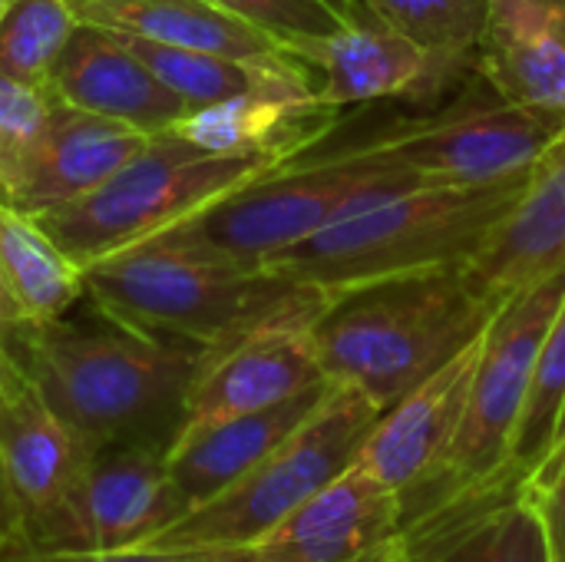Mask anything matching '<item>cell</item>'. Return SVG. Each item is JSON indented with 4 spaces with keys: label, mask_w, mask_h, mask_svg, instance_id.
<instances>
[{
    "label": "cell",
    "mask_w": 565,
    "mask_h": 562,
    "mask_svg": "<svg viewBox=\"0 0 565 562\" xmlns=\"http://www.w3.org/2000/svg\"><path fill=\"white\" fill-rule=\"evenodd\" d=\"M565 301V275L546 278L510 298L483 331L470 404L457 444L427 487L404 500V533L440 510L493 497L526 404L540 344Z\"/></svg>",
    "instance_id": "obj_7"
},
{
    "label": "cell",
    "mask_w": 565,
    "mask_h": 562,
    "mask_svg": "<svg viewBox=\"0 0 565 562\" xmlns=\"http://www.w3.org/2000/svg\"><path fill=\"white\" fill-rule=\"evenodd\" d=\"M565 447V301L553 318L526 391V404L513 434L510 460L497 494H516L526 480Z\"/></svg>",
    "instance_id": "obj_25"
},
{
    "label": "cell",
    "mask_w": 565,
    "mask_h": 562,
    "mask_svg": "<svg viewBox=\"0 0 565 562\" xmlns=\"http://www.w3.org/2000/svg\"><path fill=\"white\" fill-rule=\"evenodd\" d=\"M166 450L116 444L89 450L83 474L86 550H132L185 513Z\"/></svg>",
    "instance_id": "obj_18"
},
{
    "label": "cell",
    "mask_w": 565,
    "mask_h": 562,
    "mask_svg": "<svg viewBox=\"0 0 565 562\" xmlns=\"http://www.w3.org/2000/svg\"><path fill=\"white\" fill-rule=\"evenodd\" d=\"M331 388L334 381H321L281 404L242 417H228L222 424L179 437L166 464L179 497L185 500V513L218 497L255 464H262L281 441H288L318 411V404L331 394Z\"/></svg>",
    "instance_id": "obj_20"
},
{
    "label": "cell",
    "mask_w": 565,
    "mask_h": 562,
    "mask_svg": "<svg viewBox=\"0 0 565 562\" xmlns=\"http://www.w3.org/2000/svg\"><path fill=\"white\" fill-rule=\"evenodd\" d=\"M7 7H10V0H0V20H3V13H7Z\"/></svg>",
    "instance_id": "obj_34"
},
{
    "label": "cell",
    "mask_w": 565,
    "mask_h": 562,
    "mask_svg": "<svg viewBox=\"0 0 565 562\" xmlns=\"http://www.w3.org/2000/svg\"><path fill=\"white\" fill-rule=\"evenodd\" d=\"M500 308L454 265L334 295L311 325V344L331 381L387 411L467 351Z\"/></svg>",
    "instance_id": "obj_3"
},
{
    "label": "cell",
    "mask_w": 565,
    "mask_h": 562,
    "mask_svg": "<svg viewBox=\"0 0 565 562\" xmlns=\"http://www.w3.org/2000/svg\"><path fill=\"white\" fill-rule=\"evenodd\" d=\"M17 354L50 411L86 447L139 444L172 450L182 434L205 348L103 318L76 328L63 318L30 325Z\"/></svg>",
    "instance_id": "obj_1"
},
{
    "label": "cell",
    "mask_w": 565,
    "mask_h": 562,
    "mask_svg": "<svg viewBox=\"0 0 565 562\" xmlns=\"http://www.w3.org/2000/svg\"><path fill=\"white\" fill-rule=\"evenodd\" d=\"M26 328H30V321L20 315V308L13 305V298L7 295V288H0V348L17 351Z\"/></svg>",
    "instance_id": "obj_33"
},
{
    "label": "cell",
    "mask_w": 565,
    "mask_h": 562,
    "mask_svg": "<svg viewBox=\"0 0 565 562\" xmlns=\"http://www.w3.org/2000/svg\"><path fill=\"white\" fill-rule=\"evenodd\" d=\"M344 109L321 103V96H275L252 93L225 103L192 109L172 129L209 152H278L301 159L341 119Z\"/></svg>",
    "instance_id": "obj_22"
},
{
    "label": "cell",
    "mask_w": 565,
    "mask_h": 562,
    "mask_svg": "<svg viewBox=\"0 0 565 562\" xmlns=\"http://www.w3.org/2000/svg\"><path fill=\"white\" fill-rule=\"evenodd\" d=\"M404 500L358 460L308 497L258 547V562H397Z\"/></svg>",
    "instance_id": "obj_11"
},
{
    "label": "cell",
    "mask_w": 565,
    "mask_h": 562,
    "mask_svg": "<svg viewBox=\"0 0 565 562\" xmlns=\"http://www.w3.org/2000/svg\"><path fill=\"white\" fill-rule=\"evenodd\" d=\"M473 66L500 99L565 119V0H490Z\"/></svg>",
    "instance_id": "obj_17"
},
{
    "label": "cell",
    "mask_w": 565,
    "mask_h": 562,
    "mask_svg": "<svg viewBox=\"0 0 565 562\" xmlns=\"http://www.w3.org/2000/svg\"><path fill=\"white\" fill-rule=\"evenodd\" d=\"M76 26L70 0H10L0 20V73L50 93V76Z\"/></svg>",
    "instance_id": "obj_26"
},
{
    "label": "cell",
    "mask_w": 565,
    "mask_h": 562,
    "mask_svg": "<svg viewBox=\"0 0 565 562\" xmlns=\"http://www.w3.org/2000/svg\"><path fill=\"white\" fill-rule=\"evenodd\" d=\"M149 139V132L129 123L56 103L13 209L46 215L86 199L126 169Z\"/></svg>",
    "instance_id": "obj_19"
},
{
    "label": "cell",
    "mask_w": 565,
    "mask_h": 562,
    "mask_svg": "<svg viewBox=\"0 0 565 562\" xmlns=\"http://www.w3.org/2000/svg\"><path fill=\"white\" fill-rule=\"evenodd\" d=\"M0 282L30 325H50L86 298L83 268L33 215L7 202H0Z\"/></svg>",
    "instance_id": "obj_24"
},
{
    "label": "cell",
    "mask_w": 565,
    "mask_h": 562,
    "mask_svg": "<svg viewBox=\"0 0 565 562\" xmlns=\"http://www.w3.org/2000/svg\"><path fill=\"white\" fill-rule=\"evenodd\" d=\"M480 344L483 335L424 384L381 411L377 424L371 427L358 464L401 494V500L427 487L450 457L467 417Z\"/></svg>",
    "instance_id": "obj_13"
},
{
    "label": "cell",
    "mask_w": 565,
    "mask_h": 562,
    "mask_svg": "<svg viewBox=\"0 0 565 562\" xmlns=\"http://www.w3.org/2000/svg\"><path fill=\"white\" fill-rule=\"evenodd\" d=\"M460 268L493 305L565 275V126L530 166L510 212Z\"/></svg>",
    "instance_id": "obj_12"
},
{
    "label": "cell",
    "mask_w": 565,
    "mask_h": 562,
    "mask_svg": "<svg viewBox=\"0 0 565 562\" xmlns=\"http://www.w3.org/2000/svg\"><path fill=\"white\" fill-rule=\"evenodd\" d=\"M291 56L318 76L321 103L338 109L384 96L424 99L457 76L420 43L377 20L364 3L338 33L308 40Z\"/></svg>",
    "instance_id": "obj_14"
},
{
    "label": "cell",
    "mask_w": 565,
    "mask_h": 562,
    "mask_svg": "<svg viewBox=\"0 0 565 562\" xmlns=\"http://www.w3.org/2000/svg\"><path fill=\"white\" fill-rule=\"evenodd\" d=\"M0 288H3V282H0Z\"/></svg>",
    "instance_id": "obj_36"
},
{
    "label": "cell",
    "mask_w": 565,
    "mask_h": 562,
    "mask_svg": "<svg viewBox=\"0 0 565 562\" xmlns=\"http://www.w3.org/2000/svg\"><path fill=\"white\" fill-rule=\"evenodd\" d=\"M218 7L232 10L245 23L268 33L285 53L308 40H321L338 33L361 7H341L338 0H215Z\"/></svg>",
    "instance_id": "obj_29"
},
{
    "label": "cell",
    "mask_w": 565,
    "mask_h": 562,
    "mask_svg": "<svg viewBox=\"0 0 565 562\" xmlns=\"http://www.w3.org/2000/svg\"><path fill=\"white\" fill-rule=\"evenodd\" d=\"M377 20L401 30L447 70L473 63L490 0H361Z\"/></svg>",
    "instance_id": "obj_27"
},
{
    "label": "cell",
    "mask_w": 565,
    "mask_h": 562,
    "mask_svg": "<svg viewBox=\"0 0 565 562\" xmlns=\"http://www.w3.org/2000/svg\"><path fill=\"white\" fill-rule=\"evenodd\" d=\"M563 126L559 116L497 96L493 103H463L427 119L394 123L358 146L414 169L430 185L467 189L523 176Z\"/></svg>",
    "instance_id": "obj_10"
},
{
    "label": "cell",
    "mask_w": 565,
    "mask_h": 562,
    "mask_svg": "<svg viewBox=\"0 0 565 562\" xmlns=\"http://www.w3.org/2000/svg\"><path fill=\"white\" fill-rule=\"evenodd\" d=\"M526 497L540 517L553 562H565V447H559L530 480Z\"/></svg>",
    "instance_id": "obj_31"
},
{
    "label": "cell",
    "mask_w": 565,
    "mask_h": 562,
    "mask_svg": "<svg viewBox=\"0 0 565 562\" xmlns=\"http://www.w3.org/2000/svg\"><path fill=\"white\" fill-rule=\"evenodd\" d=\"M70 7L76 10L79 23L132 33L172 46L242 56V60L285 53L268 33L245 23L242 17L218 7L215 0H70Z\"/></svg>",
    "instance_id": "obj_23"
},
{
    "label": "cell",
    "mask_w": 565,
    "mask_h": 562,
    "mask_svg": "<svg viewBox=\"0 0 565 562\" xmlns=\"http://www.w3.org/2000/svg\"><path fill=\"white\" fill-rule=\"evenodd\" d=\"M526 172L467 189L417 185L331 222L318 235L278 252L262 268L341 295L374 282L463 265L510 212Z\"/></svg>",
    "instance_id": "obj_4"
},
{
    "label": "cell",
    "mask_w": 565,
    "mask_h": 562,
    "mask_svg": "<svg viewBox=\"0 0 565 562\" xmlns=\"http://www.w3.org/2000/svg\"><path fill=\"white\" fill-rule=\"evenodd\" d=\"M397 562H553V556L526 490H516L454 503L411 527Z\"/></svg>",
    "instance_id": "obj_21"
},
{
    "label": "cell",
    "mask_w": 565,
    "mask_h": 562,
    "mask_svg": "<svg viewBox=\"0 0 565 562\" xmlns=\"http://www.w3.org/2000/svg\"><path fill=\"white\" fill-rule=\"evenodd\" d=\"M338 3H341V7H354L358 0H338Z\"/></svg>",
    "instance_id": "obj_35"
},
{
    "label": "cell",
    "mask_w": 565,
    "mask_h": 562,
    "mask_svg": "<svg viewBox=\"0 0 565 562\" xmlns=\"http://www.w3.org/2000/svg\"><path fill=\"white\" fill-rule=\"evenodd\" d=\"M89 450L50 411L23 358L0 348V470L23 523V550H86Z\"/></svg>",
    "instance_id": "obj_9"
},
{
    "label": "cell",
    "mask_w": 565,
    "mask_h": 562,
    "mask_svg": "<svg viewBox=\"0 0 565 562\" xmlns=\"http://www.w3.org/2000/svg\"><path fill=\"white\" fill-rule=\"evenodd\" d=\"M417 185L427 182L414 169L371 156L361 146H344L321 159H291L156 238L262 268L331 222Z\"/></svg>",
    "instance_id": "obj_5"
},
{
    "label": "cell",
    "mask_w": 565,
    "mask_h": 562,
    "mask_svg": "<svg viewBox=\"0 0 565 562\" xmlns=\"http://www.w3.org/2000/svg\"><path fill=\"white\" fill-rule=\"evenodd\" d=\"M26 540H23V523H20V510L10 497V487H7V477L0 470V553L3 550H23Z\"/></svg>",
    "instance_id": "obj_32"
},
{
    "label": "cell",
    "mask_w": 565,
    "mask_h": 562,
    "mask_svg": "<svg viewBox=\"0 0 565 562\" xmlns=\"http://www.w3.org/2000/svg\"><path fill=\"white\" fill-rule=\"evenodd\" d=\"M331 381L311 344V328H268L222 351H205L179 437L281 404Z\"/></svg>",
    "instance_id": "obj_15"
},
{
    "label": "cell",
    "mask_w": 565,
    "mask_h": 562,
    "mask_svg": "<svg viewBox=\"0 0 565 562\" xmlns=\"http://www.w3.org/2000/svg\"><path fill=\"white\" fill-rule=\"evenodd\" d=\"M50 96L70 109L129 123L149 136L172 129L192 106L172 93L113 30L79 23L50 76Z\"/></svg>",
    "instance_id": "obj_16"
},
{
    "label": "cell",
    "mask_w": 565,
    "mask_h": 562,
    "mask_svg": "<svg viewBox=\"0 0 565 562\" xmlns=\"http://www.w3.org/2000/svg\"><path fill=\"white\" fill-rule=\"evenodd\" d=\"M0 562H258L255 547H202V550H3Z\"/></svg>",
    "instance_id": "obj_30"
},
{
    "label": "cell",
    "mask_w": 565,
    "mask_h": 562,
    "mask_svg": "<svg viewBox=\"0 0 565 562\" xmlns=\"http://www.w3.org/2000/svg\"><path fill=\"white\" fill-rule=\"evenodd\" d=\"M56 99L0 73V202L13 205Z\"/></svg>",
    "instance_id": "obj_28"
},
{
    "label": "cell",
    "mask_w": 565,
    "mask_h": 562,
    "mask_svg": "<svg viewBox=\"0 0 565 562\" xmlns=\"http://www.w3.org/2000/svg\"><path fill=\"white\" fill-rule=\"evenodd\" d=\"M377 417L381 407L371 397L334 381L331 394L288 441L218 497L169 523L146 547H258L308 497L358 460Z\"/></svg>",
    "instance_id": "obj_8"
},
{
    "label": "cell",
    "mask_w": 565,
    "mask_h": 562,
    "mask_svg": "<svg viewBox=\"0 0 565 562\" xmlns=\"http://www.w3.org/2000/svg\"><path fill=\"white\" fill-rule=\"evenodd\" d=\"M285 162L291 159L278 152H209L175 132H156L106 185L33 219L79 268H86L189 222Z\"/></svg>",
    "instance_id": "obj_6"
},
{
    "label": "cell",
    "mask_w": 565,
    "mask_h": 562,
    "mask_svg": "<svg viewBox=\"0 0 565 562\" xmlns=\"http://www.w3.org/2000/svg\"><path fill=\"white\" fill-rule=\"evenodd\" d=\"M83 288L103 318L205 351L268 328H311L334 298L311 282L169 238H149L86 265Z\"/></svg>",
    "instance_id": "obj_2"
}]
</instances>
